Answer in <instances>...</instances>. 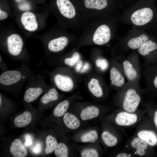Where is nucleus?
I'll list each match as a JSON object with an SVG mask.
<instances>
[{"label": "nucleus", "instance_id": "obj_43", "mask_svg": "<svg viewBox=\"0 0 157 157\" xmlns=\"http://www.w3.org/2000/svg\"><path fill=\"white\" fill-rule=\"evenodd\" d=\"M15 0L16 2L19 3L22 2V1H23L24 0Z\"/></svg>", "mask_w": 157, "mask_h": 157}, {"label": "nucleus", "instance_id": "obj_4", "mask_svg": "<svg viewBox=\"0 0 157 157\" xmlns=\"http://www.w3.org/2000/svg\"><path fill=\"white\" fill-rule=\"evenodd\" d=\"M24 100L29 103L37 99L44 91L49 89L45 76L40 73H33L28 80Z\"/></svg>", "mask_w": 157, "mask_h": 157}, {"label": "nucleus", "instance_id": "obj_9", "mask_svg": "<svg viewBox=\"0 0 157 157\" xmlns=\"http://www.w3.org/2000/svg\"><path fill=\"white\" fill-rule=\"evenodd\" d=\"M126 77L118 61L115 62V65L110 70V79L111 85L119 90L126 83Z\"/></svg>", "mask_w": 157, "mask_h": 157}, {"label": "nucleus", "instance_id": "obj_18", "mask_svg": "<svg viewBox=\"0 0 157 157\" xmlns=\"http://www.w3.org/2000/svg\"><path fill=\"white\" fill-rule=\"evenodd\" d=\"M68 42V40L67 37H61L51 40L48 44V48L51 51L59 52L64 49Z\"/></svg>", "mask_w": 157, "mask_h": 157}, {"label": "nucleus", "instance_id": "obj_8", "mask_svg": "<svg viewBox=\"0 0 157 157\" xmlns=\"http://www.w3.org/2000/svg\"><path fill=\"white\" fill-rule=\"evenodd\" d=\"M124 147L135 157H149L154 154L153 147L134 134L126 141Z\"/></svg>", "mask_w": 157, "mask_h": 157}, {"label": "nucleus", "instance_id": "obj_41", "mask_svg": "<svg viewBox=\"0 0 157 157\" xmlns=\"http://www.w3.org/2000/svg\"><path fill=\"white\" fill-rule=\"evenodd\" d=\"M32 143L30 137H26V141L25 142V144L26 146H28L31 145Z\"/></svg>", "mask_w": 157, "mask_h": 157}, {"label": "nucleus", "instance_id": "obj_6", "mask_svg": "<svg viewBox=\"0 0 157 157\" xmlns=\"http://www.w3.org/2000/svg\"><path fill=\"white\" fill-rule=\"evenodd\" d=\"M146 85L142 89V93L152 97L157 94V63L148 64L145 62L141 66Z\"/></svg>", "mask_w": 157, "mask_h": 157}, {"label": "nucleus", "instance_id": "obj_23", "mask_svg": "<svg viewBox=\"0 0 157 157\" xmlns=\"http://www.w3.org/2000/svg\"><path fill=\"white\" fill-rule=\"evenodd\" d=\"M59 97V94L56 89L55 88H51L42 96L40 102L43 105H47L57 101Z\"/></svg>", "mask_w": 157, "mask_h": 157}, {"label": "nucleus", "instance_id": "obj_7", "mask_svg": "<svg viewBox=\"0 0 157 157\" xmlns=\"http://www.w3.org/2000/svg\"><path fill=\"white\" fill-rule=\"evenodd\" d=\"M118 62L127 81L140 85L141 69L138 57L134 55L126 58H120Z\"/></svg>", "mask_w": 157, "mask_h": 157}, {"label": "nucleus", "instance_id": "obj_33", "mask_svg": "<svg viewBox=\"0 0 157 157\" xmlns=\"http://www.w3.org/2000/svg\"><path fill=\"white\" fill-rule=\"evenodd\" d=\"M114 156L116 157H135L132 153L124 147L117 149Z\"/></svg>", "mask_w": 157, "mask_h": 157}, {"label": "nucleus", "instance_id": "obj_24", "mask_svg": "<svg viewBox=\"0 0 157 157\" xmlns=\"http://www.w3.org/2000/svg\"><path fill=\"white\" fill-rule=\"evenodd\" d=\"M90 92L95 97L100 98L103 97L104 92L98 81L96 78H92L88 84Z\"/></svg>", "mask_w": 157, "mask_h": 157}, {"label": "nucleus", "instance_id": "obj_22", "mask_svg": "<svg viewBox=\"0 0 157 157\" xmlns=\"http://www.w3.org/2000/svg\"><path fill=\"white\" fill-rule=\"evenodd\" d=\"M63 120L66 126L70 129H76L80 125V122L78 118L74 114L69 113H66L64 115Z\"/></svg>", "mask_w": 157, "mask_h": 157}, {"label": "nucleus", "instance_id": "obj_10", "mask_svg": "<svg viewBox=\"0 0 157 157\" xmlns=\"http://www.w3.org/2000/svg\"><path fill=\"white\" fill-rule=\"evenodd\" d=\"M101 137L104 144L109 147L116 146L122 139L121 131L117 128L114 129L113 131L109 129L104 130Z\"/></svg>", "mask_w": 157, "mask_h": 157}, {"label": "nucleus", "instance_id": "obj_13", "mask_svg": "<svg viewBox=\"0 0 157 157\" xmlns=\"http://www.w3.org/2000/svg\"><path fill=\"white\" fill-rule=\"evenodd\" d=\"M52 79L56 87L63 91H70L73 88V81L67 76L61 73H56L52 76Z\"/></svg>", "mask_w": 157, "mask_h": 157}, {"label": "nucleus", "instance_id": "obj_3", "mask_svg": "<svg viewBox=\"0 0 157 157\" xmlns=\"http://www.w3.org/2000/svg\"><path fill=\"white\" fill-rule=\"evenodd\" d=\"M147 114L146 110L139 109L134 112H130L118 109L113 114L112 121L115 127L121 132L133 128L143 119Z\"/></svg>", "mask_w": 157, "mask_h": 157}, {"label": "nucleus", "instance_id": "obj_11", "mask_svg": "<svg viewBox=\"0 0 157 157\" xmlns=\"http://www.w3.org/2000/svg\"><path fill=\"white\" fill-rule=\"evenodd\" d=\"M23 42L20 35L14 34L10 35L7 39V49L12 56L17 57L21 53L23 47Z\"/></svg>", "mask_w": 157, "mask_h": 157}, {"label": "nucleus", "instance_id": "obj_32", "mask_svg": "<svg viewBox=\"0 0 157 157\" xmlns=\"http://www.w3.org/2000/svg\"><path fill=\"white\" fill-rule=\"evenodd\" d=\"M81 155L83 157H98L99 154L95 149H88L83 150L81 152Z\"/></svg>", "mask_w": 157, "mask_h": 157}, {"label": "nucleus", "instance_id": "obj_14", "mask_svg": "<svg viewBox=\"0 0 157 157\" xmlns=\"http://www.w3.org/2000/svg\"><path fill=\"white\" fill-rule=\"evenodd\" d=\"M111 37L110 31L106 25L102 24L97 29L93 35V40L98 45L104 44L108 42Z\"/></svg>", "mask_w": 157, "mask_h": 157}, {"label": "nucleus", "instance_id": "obj_28", "mask_svg": "<svg viewBox=\"0 0 157 157\" xmlns=\"http://www.w3.org/2000/svg\"><path fill=\"white\" fill-rule=\"evenodd\" d=\"M46 146L44 149L45 153L49 154L54 151L57 144L58 142L55 137L51 135H47L45 139Z\"/></svg>", "mask_w": 157, "mask_h": 157}, {"label": "nucleus", "instance_id": "obj_15", "mask_svg": "<svg viewBox=\"0 0 157 157\" xmlns=\"http://www.w3.org/2000/svg\"><path fill=\"white\" fill-rule=\"evenodd\" d=\"M56 2L60 12L64 16L70 19L75 16V8L69 0H56Z\"/></svg>", "mask_w": 157, "mask_h": 157}, {"label": "nucleus", "instance_id": "obj_38", "mask_svg": "<svg viewBox=\"0 0 157 157\" xmlns=\"http://www.w3.org/2000/svg\"><path fill=\"white\" fill-rule=\"evenodd\" d=\"M8 16L7 13L3 11L0 10V20H2L6 18Z\"/></svg>", "mask_w": 157, "mask_h": 157}, {"label": "nucleus", "instance_id": "obj_40", "mask_svg": "<svg viewBox=\"0 0 157 157\" xmlns=\"http://www.w3.org/2000/svg\"><path fill=\"white\" fill-rule=\"evenodd\" d=\"M89 64L87 63H86L83 66L82 69L81 71V73H84L87 71L89 68Z\"/></svg>", "mask_w": 157, "mask_h": 157}, {"label": "nucleus", "instance_id": "obj_2", "mask_svg": "<svg viewBox=\"0 0 157 157\" xmlns=\"http://www.w3.org/2000/svg\"><path fill=\"white\" fill-rule=\"evenodd\" d=\"M33 73L25 63L18 67L1 72L0 75V87L8 90L20 89Z\"/></svg>", "mask_w": 157, "mask_h": 157}, {"label": "nucleus", "instance_id": "obj_16", "mask_svg": "<svg viewBox=\"0 0 157 157\" xmlns=\"http://www.w3.org/2000/svg\"><path fill=\"white\" fill-rule=\"evenodd\" d=\"M21 20L26 30L30 31H33L37 29L38 24L35 16L33 13L28 11L24 13L21 15Z\"/></svg>", "mask_w": 157, "mask_h": 157}, {"label": "nucleus", "instance_id": "obj_35", "mask_svg": "<svg viewBox=\"0 0 157 157\" xmlns=\"http://www.w3.org/2000/svg\"><path fill=\"white\" fill-rule=\"evenodd\" d=\"M100 67L102 71L106 70L108 67V63L105 59L103 58L100 60Z\"/></svg>", "mask_w": 157, "mask_h": 157}, {"label": "nucleus", "instance_id": "obj_25", "mask_svg": "<svg viewBox=\"0 0 157 157\" xmlns=\"http://www.w3.org/2000/svg\"><path fill=\"white\" fill-rule=\"evenodd\" d=\"M148 39L147 36L143 34L138 37L130 39L127 43V46L132 50L138 49Z\"/></svg>", "mask_w": 157, "mask_h": 157}, {"label": "nucleus", "instance_id": "obj_27", "mask_svg": "<svg viewBox=\"0 0 157 157\" xmlns=\"http://www.w3.org/2000/svg\"><path fill=\"white\" fill-rule=\"evenodd\" d=\"M69 106V102L67 100H64L60 102L54 108L53 115L56 117H60L63 116L67 111Z\"/></svg>", "mask_w": 157, "mask_h": 157}, {"label": "nucleus", "instance_id": "obj_36", "mask_svg": "<svg viewBox=\"0 0 157 157\" xmlns=\"http://www.w3.org/2000/svg\"><path fill=\"white\" fill-rule=\"evenodd\" d=\"M0 67L2 72L8 70L6 62H4L3 60H2L1 56H0Z\"/></svg>", "mask_w": 157, "mask_h": 157}, {"label": "nucleus", "instance_id": "obj_37", "mask_svg": "<svg viewBox=\"0 0 157 157\" xmlns=\"http://www.w3.org/2000/svg\"><path fill=\"white\" fill-rule=\"evenodd\" d=\"M41 146L40 144H36L33 149V152L36 154L39 153L41 151Z\"/></svg>", "mask_w": 157, "mask_h": 157}, {"label": "nucleus", "instance_id": "obj_5", "mask_svg": "<svg viewBox=\"0 0 157 157\" xmlns=\"http://www.w3.org/2000/svg\"><path fill=\"white\" fill-rule=\"evenodd\" d=\"M134 134L150 146H157V131L147 114L137 125Z\"/></svg>", "mask_w": 157, "mask_h": 157}, {"label": "nucleus", "instance_id": "obj_30", "mask_svg": "<svg viewBox=\"0 0 157 157\" xmlns=\"http://www.w3.org/2000/svg\"><path fill=\"white\" fill-rule=\"evenodd\" d=\"M54 153L58 157H67L68 156V149L65 144L60 142L57 144Z\"/></svg>", "mask_w": 157, "mask_h": 157}, {"label": "nucleus", "instance_id": "obj_42", "mask_svg": "<svg viewBox=\"0 0 157 157\" xmlns=\"http://www.w3.org/2000/svg\"><path fill=\"white\" fill-rule=\"evenodd\" d=\"M100 60L99 59H97L96 60V65L97 66V67H100Z\"/></svg>", "mask_w": 157, "mask_h": 157}, {"label": "nucleus", "instance_id": "obj_34", "mask_svg": "<svg viewBox=\"0 0 157 157\" xmlns=\"http://www.w3.org/2000/svg\"><path fill=\"white\" fill-rule=\"evenodd\" d=\"M18 7L21 10L27 11L30 10L31 8L30 4L28 2L23 1L19 3Z\"/></svg>", "mask_w": 157, "mask_h": 157}, {"label": "nucleus", "instance_id": "obj_17", "mask_svg": "<svg viewBox=\"0 0 157 157\" xmlns=\"http://www.w3.org/2000/svg\"><path fill=\"white\" fill-rule=\"evenodd\" d=\"M10 151L11 154L15 157H25L28 155L27 149L22 141L18 139H15L11 143Z\"/></svg>", "mask_w": 157, "mask_h": 157}, {"label": "nucleus", "instance_id": "obj_20", "mask_svg": "<svg viewBox=\"0 0 157 157\" xmlns=\"http://www.w3.org/2000/svg\"><path fill=\"white\" fill-rule=\"evenodd\" d=\"M157 49L156 43L151 40H148L138 49V52L141 55L146 57V61L151 53Z\"/></svg>", "mask_w": 157, "mask_h": 157}, {"label": "nucleus", "instance_id": "obj_31", "mask_svg": "<svg viewBox=\"0 0 157 157\" xmlns=\"http://www.w3.org/2000/svg\"><path fill=\"white\" fill-rule=\"evenodd\" d=\"M80 58L79 53L77 52H74L71 58H67L64 60V63L67 65L72 66L75 65Z\"/></svg>", "mask_w": 157, "mask_h": 157}, {"label": "nucleus", "instance_id": "obj_21", "mask_svg": "<svg viewBox=\"0 0 157 157\" xmlns=\"http://www.w3.org/2000/svg\"><path fill=\"white\" fill-rule=\"evenodd\" d=\"M32 118L31 113L29 111H25L15 118L14 121V124L17 127H23L30 124L32 120Z\"/></svg>", "mask_w": 157, "mask_h": 157}, {"label": "nucleus", "instance_id": "obj_12", "mask_svg": "<svg viewBox=\"0 0 157 157\" xmlns=\"http://www.w3.org/2000/svg\"><path fill=\"white\" fill-rule=\"evenodd\" d=\"M153 15L152 10L149 8H146L138 10L132 14L131 19L135 25L142 26L149 22Z\"/></svg>", "mask_w": 157, "mask_h": 157}, {"label": "nucleus", "instance_id": "obj_1", "mask_svg": "<svg viewBox=\"0 0 157 157\" xmlns=\"http://www.w3.org/2000/svg\"><path fill=\"white\" fill-rule=\"evenodd\" d=\"M143 94L140 85L127 81L118 90L115 97V104L119 109L135 112L142 102Z\"/></svg>", "mask_w": 157, "mask_h": 157}, {"label": "nucleus", "instance_id": "obj_26", "mask_svg": "<svg viewBox=\"0 0 157 157\" xmlns=\"http://www.w3.org/2000/svg\"><path fill=\"white\" fill-rule=\"evenodd\" d=\"M85 7L89 9L101 10L105 8L107 5V0H84Z\"/></svg>", "mask_w": 157, "mask_h": 157}, {"label": "nucleus", "instance_id": "obj_19", "mask_svg": "<svg viewBox=\"0 0 157 157\" xmlns=\"http://www.w3.org/2000/svg\"><path fill=\"white\" fill-rule=\"evenodd\" d=\"M100 113V110L98 107L92 105L83 109L80 116L82 120L86 121L97 117L99 115Z\"/></svg>", "mask_w": 157, "mask_h": 157}, {"label": "nucleus", "instance_id": "obj_39", "mask_svg": "<svg viewBox=\"0 0 157 157\" xmlns=\"http://www.w3.org/2000/svg\"><path fill=\"white\" fill-rule=\"evenodd\" d=\"M82 65V62L81 60H78L76 63V70L77 72H79Z\"/></svg>", "mask_w": 157, "mask_h": 157}, {"label": "nucleus", "instance_id": "obj_29", "mask_svg": "<svg viewBox=\"0 0 157 157\" xmlns=\"http://www.w3.org/2000/svg\"><path fill=\"white\" fill-rule=\"evenodd\" d=\"M98 137L97 131L93 130L83 135L81 138V140L83 142L94 143L98 140Z\"/></svg>", "mask_w": 157, "mask_h": 157}]
</instances>
